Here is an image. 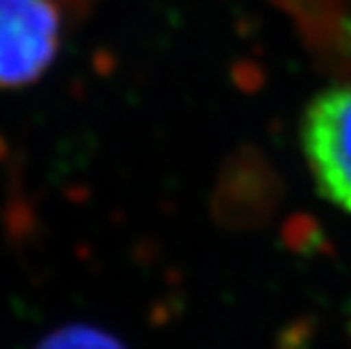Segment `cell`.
Instances as JSON below:
<instances>
[{"label": "cell", "instance_id": "obj_1", "mask_svg": "<svg viewBox=\"0 0 351 349\" xmlns=\"http://www.w3.org/2000/svg\"><path fill=\"white\" fill-rule=\"evenodd\" d=\"M302 147L319 195L351 213V84L324 88L308 102Z\"/></svg>", "mask_w": 351, "mask_h": 349}, {"label": "cell", "instance_id": "obj_2", "mask_svg": "<svg viewBox=\"0 0 351 349\" xmlns=\"http://www.w3.org/2000/svg\"><path fill=\"white\" fill-rule=\"evenodd\" d=\"M62 36L57 0H0V88L41 80L59 55Z\"/></svg>", "mask_w": 351, "mask_h": 349}, {"label": "cell", "instance_id": "obj_3", "mask_svg": "<svg viewBox=\"0 0 351 349\" xmlns=\"http://www.w3.org/2000/svg\"><path fill=\"white\" fill-rule=\"evenodd\" d=\"M34 349H125L111 333L88 324H71L52 331Z\"/></svg>", "mask_w": 351, "mask_h": 349}]
</instances>
